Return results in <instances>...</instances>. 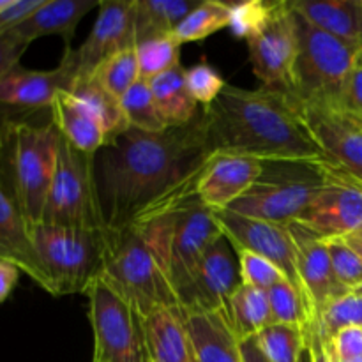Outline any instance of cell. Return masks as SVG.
<instances>
[{"instance_id":"cell-44","label":"cell","mask_w":362,"mask_h":362,"mask_svg":"<svg viewBox=\"0 0 362 362\" xmlns=\"http://www.w3.org/2000/svg\"><path fill=\"white\" fill-rule=\"evenodd\" d=\"M341 106L352 110L356 113H362V64L357 62L346 80L345 88H343Z\"/></svg>"},{"instance_id":"cell-35","label":"cell","mask_w":362,"mask_h":362,"mask_svg":"<svg viewBox=\"0 0 362 362\" xmlns=\"http://www.w3.org/2000/svg\"><path fill=\"white\" fill-rule=\"evenodd\" d=\"M267 296L271 300L274 324L290 325V327H299L306 331L308 325L315 320V315L303 290L297 288L288 279L272 286Z\"/></svg>"},{"instance_id":"cell-45","label":"cell","mask_w":362,"mask_h":362,"mask_svg":"<svg viewBox=\"0 0 362 362\" xmlns=\"http://www.w3.org/2000/svg\"><path fill=\"white\" fill-rule=\"evenodd\" d=\"M306 346L310 350L311 362H332L331 356L327 352V346H325L324 338L320 334V329H318V322L313 320L306 329Z\"/></svg>"},{"instance_id":"cell-49","label":"cell","mask_w":362,"mask_h":362,"mask_svg":"<svg viewBox=\"0 0 362 362\" xmlns=\"http://www.w3.org/2000/svg\"><path fill=\"white\" fill-rule=\"evenodd\" d=\"M4 134H6V120H0V152H2Z\"/></svg>"},{"instance_id":"cell-17","label":"cell","mask_w":362,"mask_h":362,"mask_svg":"<svg viewBox=\"0 0 362 362\" xmlns=\"http://www.w3.org/2000/svg\"><path fill=\"white\" fill-rule=\"evenodd\" d=\"M288 232L296 247V267L299 285L310 303L315 318L332 300L346 296L349 290L343 286L332 269L327 243L320 235L304 226L303 223H288Z\"/></svg>"},{"instance_id":"cell-34","label":"cell","mask_w":362,"mask_h":362,"mask_svg":"<svg viewBox=\"0 0 362 362\" xmlns=\"http://www.w3.org/2000/svg\"><path fill=\"white\" fill-rule=\"evenodd\" d=\"M255 343L269 362H300L306 350V331L272 324L255 338Z\"/></svg>"},{"instance_id":"cell-1","label":"cell","mask_w":362,"mask_h":362,"mask_svg":"<svg viewBox=\"0 0 362 362\" xmlns=\"http://www.w3.org/2000/svg\"><path fill=\"white\" fill-rule=\"evenodd\" d=\"M204 113L161 133L127 127L94 154V180L105 228H124L197 194L212 158Z\"/></svg>"},{"instance_id":"cell-8","label":"cell","mask_w":362,"mask_h":362,"mask_svg":"<svg viewBox=\"0 0 362 362\" xmlns=\"http://www.w3.org/2000/svg\"><path fill=\"white\" fill-rule=\"evenodd\" d=\"M32 240L52 283V296L85 293L101 274L105 257V230L67 228L37 225L30 228Z\"/></svg>"},{"instance_id":"cell-39","label":"cell","mask_w":362,"mask_h":362,"mask_svg":"<svg viewBox=\"0 0 362 362\" xmlns=\"http://www.w3.org/2000/svg\"><path fill=\"white\" fill-rule=\"evenodd\" d=\"M237 257H239L240 285L253 286V288L269 292L278 283L286 281V276L279 271L278 265H274L267 258L247 253V251L239 253Z\"/></svg>"},{"instance_id":"cell-37","label":"cell","mask_w":362,"mask_h":362,"mask_svg":"<svg viewBox=\"0 0 362 362\" xmlns=\"http://www.w3.org/2000/svg\"><path fill=\"white\" fill-rule=\"evenodd\" d=\"M276 2H267V0H247V2L232 4V18H230L228 28L235 37L250 39L251 35L257 34L265 21L274 13Z\"/></svg>"},{"instance_id":"cell-14","label":"cell","mask_w":362,"mask_h":362,"mask_svg":"<svg viewBox=\"0 0 362 362\" xmlns=\"http://www.w3.org/2000/svg\"><path fill=\"white\" fill-rule=\"evenodd\" d=\"M212 212L223 237L228 240L237 255L247 251L267 258L278 265L290 283L300 288L296 267V247L288 226L237 214L230 209Z\"/></svg>"},{"instance_id":"cell-24","label":"cell","mask_w":362,"mask_h":362,"mask_svg":"<svg viewBox=\"0 0 362 362\" xmlns=\"http://www.w3.org/2000/svg\"><path fill=\"white\" fill-rule=\"evenodd\" d=\"M186 324L197 362H244L240 341L225 313H186Z\"/></svg>"},{"instance_id":"cell-22","label":"cell","mask_w":362,"mask_h":362,"mask_svg":"<svg viewBox=\"0 0 362 362\" xmlns=\"http://www.w3.org/2000/svg\"><path fill=\"white\" fill-rule=\"evenodd\" d=\"M99 4L101 0H45L27 21L9 34L27 46L45 35H60L67 48L71 46L78 23L94 7H99Z\"/></svg>"},{"instance_id":"cell-36","label":"cell","mask_w":362,"mask_h":362,"mask_svg":"<svg viewBox=\"0 0 362 362\" xmlns=\"http://www.w3.org/2000/svg\"><path fill=\"white\" fill-rule=\"evenodd\" d=\"M324 341L331 339L345 327L362 329V293L349 292L346 296L332 300L315 318Z\"/></svg>"},{"instance_id":"cell-38","label":"cell","mask_w":362,"mask_h":362,"mask_svg":"<svg viewBox=\"0 0 362 362\" xmlns=\"http://www.w3.org/2000/svg\"><path fill=\"white\" fill-rule=\"evenodd\" d=\"M186 83L193 99L202 108L211 106L228 85L218 73V69L205 60L186 69Z\"/></svg>"},{"instance_id":"cell-25","label":"cell","mask_w":362,"mask_h":362,"mask_svg":"<svg viewBox=\"0 0 362 362\" xmlns=\"http://www.w3.org/2000/svg\"><path fill=\"white\" fill-rule=\"evenodd\" d=\"M52 124L60 136L66 138L78 151L95 154L108 141L105 127L69 92H59L49 106Z\"/></svg>"},{"instance_id":"cell-42","label":"cell","mask_w":362,"mask_h":362,"mask_svg":"<svg viewBox=\"0 0 362 362\" xmlns=\"http://www.w3.org/2000/svg\"><path fill=\"white\" fill-rule=\"evenodd\" d=\"M42 4L45 0H9V4L0 11V35L9 34L20 27Z\"/></svg>"},{"instance_id":"cell-21","label":"cell","mask_w":362,"mask_h":362,"mask_svg":"<svg viewBox=\"0 0 362 362\" xmlns=\"http://www.w3.org/2000/svg\"><path fill=\"white\" fill-rule=\"evenodd\" d=\"M145 362H197L186 313L166 306L144 317Z\"/></svg>"},{"instance_id":"cell-26","label":"cell","mask_w":362,"mask_h":362,"mask_svg":"<svg viewBox=\"0 0 362 362\" xmlns=\"http://www.w3.org/2000/svg\"><path fill=\"white\" fill-rule=\"evenodd\" d=\"M156 106L168 127L189 124L200 113L198 103L186 83V67L182 64L148 80Z\"/></svg>"},{"instance_id":"cell-40","label":"cell","mask_w":362,"mask_h":362,"mask_svg":"<svg viewBox=\"0 0 362 362\" xmlns=\"http://www.w3.org/2000/svg\"><path fill=\"white\" fill-rule=\"evenodd\" d=\"M325 243L338 279L349 292H356L362 286V258L343 239H329Z\"/></svg>"},{"instance_id":"cell-43","label":"cell","mask_w":362,"mask_h":362,"mask_svg":"<svg viewBox=\"0 0 362 362\" xmlns=\"http://www.w3.org/2000/svg\"><path fill=\"white\" fill-rule=\"evenodd\" d=\"M28 46L11 34L0 35V78L20 66V59Z\"/></svg>"},{"instance_id":"cell-52","label":"cell","mask_w":362,"mask_h":362,"mask_svg":"<svg viewBox=\"0 0 362 362\" xmlns=\"http://www.w3.org/2000/svg\"><path fill=\"white\" fill-rule=\"evenodd\" d=\"M331 361H332V362H362V359H356V361H338V359H332V357H331Z\"/></svg>"},{"instance_id":"cell-41","label":"cell","mask_w":362,"mask_h":362,"mask_svg":"<svg viewBox=\"0 0 362 362\" xmlns=\"http://www.w3.org/2000/svg\"><path fill=\"white\" fill-rule=\"evenodd\" d=\"M327 352L332 359L356 361L362 359V329L345 327L336 332L331 339L325 341Z\"/></svg>"},{"instance_id":"cell-55","label":"cell","mask_w":362,"mask_h":362,"mask_svg":"<svg viewBox=\"0 0 362 362\" xmlns=\"http://www.w3.org/2000/svg\"><path fill=\"white\" fill-rule=\"evenodd\" d=\"M361 115H362V113H361Z\"/></svg>"},{"instance_id":"cell-32","label":"cell","mask_w":362,"mask_h":362,"mask_svg":"<svg viewBox=\"0 0 362 362\" xmlns=\"http://www.w3.org/2000/svg\"><path fill=\"white\" fill-rule=\"evenodd\" d=\"M120 106H122L127 127L131 129L144 131V133H161V131L168 129L158 106H156L154 95H152L151 85L147 80L140 78L120 99Z\"/></svg>"},{"instance_id":"cell-12","label":"cell","mask_w":362,"mask_h":362,"mask_svg":"<svg viewBox=\"0 0 362 362\" xmlns=\"http://www.w3.org/2000/svg\"><path fill=\"white\" fill-rule=\"evenodd\" d=\"M239 286V257L221 235L177 288V303L187 315L225 313L228 317L230 299Z\"/></svg>"},{"instance_id":"cell-18","label":"cell","mask_w":362,"mask_h":362,"mask_svg":"<svg viewBox=\"0 0 362 362\" xmlns=\"http://www.w3.org/2000/svg\"><path fill=\"white\" fill-rule=\"evenodd\" d=\"M76 80V66L69 48H66L60 64L52 71H30L18 66L0 78V108L49 110L55 95L71 92Z\"/></svg>"},{"instance_id":"cell-6","label":"cell","mask_w":362,"mask_h":362,"mask_svg":"<svg viewBox=\"0 0 362 362\" xmlns=\"http://www.w3.org/2000/svg\"><path fill=\"white\" fill-rule=\"evenodd\" d=\"M292 14L297 32L293 95L303 105H341L343 88L359 62V49L311 25L293 7Z\"/></svg>"},{"instance_id":"cell-2","label":"cell","mask_w":362,"mask_h":362,"mask_svg":"<svg viewBox=\"0 0 362 362\" xmlns=\"http://www.w3.org/2000/svg\"><path fill=\"white\" fill-rule=\"evenodd\" d=\"M202 113L212 154L250 156L264 163L327 158L308 127L303 103L286 92L226 85Z\"/></svg>"},{"instance_id":"cell-30","label":"cell","mask_w":362,"mask_h":362,"mask_svg":"<svg viewBox=\"0 0 362 362\" xmlns=\"http://www.w3.org/2000/svg\"><path fill=\"white\" fill-rule=\"evenodd\" d=\"M230 18H232V4L204 0L184 18L182 23L173 30V35L180 45L204 41L209 35L228 27Z\"/></svg>"},{"instance_id":"cell-31","label":"cell","mask_w":362,"mask_h":362,"mask_svg":"<svg viewBox=\"0 0 362 362\" xmlns=\"http://www.w3.org/2000/svg\"><path fill=\"white\" fill-rule=\"evenodd\" d=\"M180 42L173 32L148 35L134 42L141 80H152L180 64Z\"/></svg>"},{"instance_id":"cell-27","label":"cell","mask_w":362,"mask_h":362,"mask_svg":"<svg viewBox=\"0 0 362 362\" xmlns=\"http://www.w3.org/2000/svg\"><path fill=\"white\" fill-rule=\"evenodd\" d=\"M228 320L240 343L257 338L264 329L274 324L267 292L240 285L230 299Z\"/></svg>"},{"instance_id":"cell-15","label":"cell","mask_w":362,"mask_h":362,"mask_svg":"<svg viewBox=\"0 0 362 362\" xmlns=\"http://www.w3.org/2000/svg\"><path fill=\"white\" fill-rule=\"evenodd\" d=\"M324 154L362 186V115L341 105H303Z\"/></svg>"},{"instance_id":"cell-5","label":"cell","mask_w":362,"mask_h":362,"mask_svg":"<svg viewBox=\"0 0 362 362\" xmlns=\"http://www.w3.org/2000/svg\"><path fill=\"white\" fill-rule=\"evenodd\" d=\"M136 225L144 226L154 243L175 292L197 269L209 247L223 235L214 212L197 194Z\"/></svg>"},{"instance_id":"cell-51","label":"cell","mask_w":362,"mask_h":362,"mask_svg":"<svg viewBox=\"0 0 362 362\" xmlns=\"http://www.w3.org/2000/svg\"><path fill=\"white\" fill-rule=\"evenodd\" d=\"M7 4H9V0H0V11H2Z\"/></svg>"},{"instance_id":"cell-4","label":"cell","mask_w":362,"mask_h":362,"mask_svg":"<svg viewBox=\"0 0 362 362\" xmlns=\"http://www.w3.org/2000/svg\"><path fill=\"white\" fill-rule=\"evenodd\" d=\"M59 136L52 122L6 120L4 147L9 152V193L30 228L41 223L55 172Z\"/></svg>"},{"instance_id":"cell-46","label":"cell","mask_w":362,"mask_h":362,"mask_svg":"<svg viewBox=\"0 0 362 362\" xmlns=\"http://www.w3.org/2000/svg\"><path fill=\"white\" fill-rule=\"evenodd\" d=\"M20 274L21 271L16 265L0 260V304L9 299V296L20 281Z\"/></svg>"},{"instance_id":"cell-53","label":"cell","mask_w":362,"mask_h":362,"mask_svg":"<svg viewBox=\"0 0 362 362\" xmlns=\"http://www.w3.org/2000/svg\"><path fill=\"white\" fill-rule=\"evenodd\" d=\"M359 62L362 64V46H361V49H359Z\"/></svg>"},{"instance_id":"cell-3","label":"cell","mask_w":362,"mask_h":362,"mask_svg":"<svg viewBox=\"0 0 362 362\" xmlns=\"http://www.w3.org/2000/svg\"><path fill=\"white\" fill-rule=\"evenodd\" d=\"M101 278L141 317L166 306H179L154 243L141 225L105 228Z\"/></svg>"},{"instance_id":"cell-28","label":"cell","mask_w":362,"mask_h":362,"mask_svg":"<svg viewBox=\"0 0 362 362\" xmlns=\"http://www.w3.org/2000/svg\"><path fill=\"white\" fill-rule=\"evenodd\" d=\"M198 4L200 2L197 0H136V11H134L136 41L148 35L173 32Z\"/></svg>"},{"instance_id":"cell-9","label":"cell","mask_w":362,"mask_h":362,"mask_svg":"<svg viewBox=\"0 0 362 362\" xmlns=\"http://www.w3.org/2000/svg\"><path fill=\"white\" fill-rule=\"evenodd\" d=\"M41 223L67 228L105 230L94 180V154L78 151L64 136H59L55 172Z\"/></svg>"},{"instance_id":"cell-11","label":"cell","mask_w":362,"mask_h":362,"mask_svg":"<svg viewBox=\"0 0 362 362\" xmlns=\"http://www.w3.org/2000/svg\"><path fill=\"white\" fill-rule=\"evenodd\" d=\"M246 42L251 67L262 87L293 95L297 32L290 0H279L264 27Z\"/></svg>"},{"instance_id":"cell-23","label":"cell","mask_w":362,"mask_h":362,"mask_svg":"<svg viewBox=\"0 0 362 362\" xmlns=\"http://www.w3.org/2000/svg\"><path fill=\"white\" fill-rule=\"evenodd\" d=\"M290 6L317 28L361 49L362 0H290Z\"/></svg>"},{"instance_id":"cell-20","label":"cell","mask_w":362,"mask_h":362,"mask_svg":"<svg viewBox=\"0 0 362 362\" xmlns=\"http://www.w3.org/2000/svg\"><path fill=\"white\" fill-rule=\"evenodd\" d=\"M0 260L16 265L35 285L52 293V283L35 251L30 226L2 180H0Z\"/></svg>"},{"instance_id":"cell-13","label":"cell","mask_w":362,"mask_h":362,"mask_svg":"<svg viewBox=\"0 0 362 362\" xmlns=\"http://www.w3.org/2000/svg\"><path fill=\"white\" fill-rule=\"evenodd\" d=\"M325 184L297 221L322 239H341L362 226V186L325 159Z\"/></svg>"},{"instance_id":"cell-29","label":"cell","mask_w":362,"mask_h":362,"mask_svg":"<svg viewBox=\"0 0 362 362\" xmlns=\"http://www.w3.org/2000/svg\"><path fill=\"white\" fill-rule=\"evenodd\" d=\"M69 94H73L99 120V124L105 127L106 134H108V141L127 129L120 101L113 98L110 92H106L92 76L80 78L74 81Z\"/></svg>"},{"instance_id":"cell-16","label":"cell","mask_w":362,"mask_h":362,"mask_svg":"<svg viewBox=\"0 0 362 362\" xmlns=\"http://www.w3.org/2000/svg\"><path fill=\"white\" fill-rule=\"evenodd\" d=\"M134 11L136 0H101L98 20L83 45L78 49L67 46L76 66L78 80L90 76L95 67L108 57L133 48L136 41Z\"/></svg>"},{"instance_id":"cell-48","label":"cell","mask_w":362,"mask_h":362,"mask_svg":"<svg viewBox=\"0 0 362 362\" xmlns=\"http://www.w3.org/2000/svg\"><path fill=\"white\" fill-rule=\"evenodd\" d=\"M341 239L345 240V243L349 244V246L352 247V250L356 251V253L362 258V226H361V228H357L356 232H352V233H349V235L341 237Z\"/></svg>"},{"instance_id":"cell-47","label":"cell","mask_w":362,"mask_h":362,"mask_svg":"<svg viewBox=\"0 0 362 362\" xmlns=\"http://www.w3.org/2000/svg\"><path fill=\"white\" fill-rule=\"evenodd\" d=\"M240 352H243L244 362H269L264 357V354L260 352L255 339H247V341L240 343Z\"/></svg>"},{"instance_id":"cell-54","label":"cell","mask_w":362,"mask_h":362,"mask_svg":"<svg viewBox=\"0 0 362 362\" xmlns=\"http://www.w3.org/2000/svg\"><path fill=\"white\" fill-rule=\"evenodd\" d=\"M356 292H357V293H362V286H361V288H357Z\"/></svg>"},{"instance_id":"cell-10","label":"cell","mask_w":362,"mask_h":362,"mask_svg":"<svg viewBox=\"0 0 362 362\" xmlns=\"http://www.w3.org/2000/svg\"><path fill=\"white\" fill-rule=\"evenodd\" d=\"M85 296L94 332L92 362H145L144 317L101 274L87 286Z\"/></svg>"},{"instance_id":"cell-7","label":"cell","mask_w":362,"mask_h":362,"mask_svg":"<svg viewBox=\"0 0 362 362\" xmlns=\"http://www.w3.org/2000/svg\"><path fill=\"white\" fill-rule=\"evenodd\" d=\"M325 159L265 161L260 179L230 211L278 225L297 221L324 187Z\"/></svg>"},{"instance_id":"cell-50","label":"cell","mask_w":362,"mask_h":362,"mask_svg":"<svg viewBox=\"0 0 362 362\" xmlns=\"http://www.w3.org/2000/svg\"><path fill=\"white\" fill-rule=\"evenodd\" d=\"M300 362H311V356H310V350H308V346H306V350H304L303 359H300Z\"/></svg>"},{"instance_id":"cell-33","label":"cell","mask_w":362,"mask_h":362,"mask_svg":"<svg viewBox=\"0 0 362 362\" xmlns=\"http://www.w3.org/2000/svg\"><path fill=\"white\" fill-rule=\"evenodd\" d=\"M90 76L106 92H110L113 98L120 101L127 94V90L140 80V67H138L134 46L103 60Z\"/></svg>"},{"instance_id":"cell-19","label":"cell","mask_w":362,"mask_h":362,"mask_svg":"<svg viewBox=\"0 0 362 362\" xmlns=\"http://www.w3.org/2000/svg\"><path fill=\"white\" fill-rule=\"evenodd\" d=\"M264 161L250 156L214 154L197 184V197L211 211L230 209L262 177Z\"/></svg>"}]
</instances>
